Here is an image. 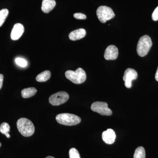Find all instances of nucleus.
Returning <instances> with one entry per match:
<instances>
[{
    "label": "nucleus",
    "mask_w": 158,
    "mask_h": 158,
    "mask_svg": "<svg viewBox=\"0 0 158 158\" xmlns=\"http://www.w3.org/2000/svg\"><path fill=\"white\" fill-rule=\"evenodd\" d=\"M3 80H4V76L2 74H0V90L2 87Z\"/></svg>",
    "instance_id": "obj_23"
},
{
    "label": "nucleus",
    "mask_w": 158,
    "mask_h": 158,
    "mask_svg": "<svg viewBox=\"0 0 158 158\" xmlns=\"http://www.w3.org/2000/svg\"><path fill=\"white\" fill-rule=\"evenodd\" d=\"M24 32V27L22 24L16 23L15 24L11 31V38L14 40H17L22 36Z\"/></svg>",
    "instance_id": "obj_10"
},
{
    "label": "nucleus",
    "mask_w": 158,
    "mask_h": 158,
    "mask_svg": "<svg viewBox=\"0 0 158 158\" xmlns=\"http://www.w3.org/2000/svg\"><path fill=\"white\" fill-rule=\"evenodd\" d=\"M116 135L115 132L111 129H108L102 134V138L107 144H113L115 141Z\"/></svg>",
    "instance_id": "obj_11"
},
{
    "label": "nucleus",
    "mask_w": 158,
    "mask_h": 158,
    "mask_svg": "<svg viewBox=\"0 0 158 158\" xmlns=\"http://www.w3.org/2000/svg\"><path fill=\"white\" fill-rule=\"evenodd\" d=\"M9 10L7 9H3L0 10V27L2 26L9 15Z\"/></svg>",
    "instance_id": "obj_18"
},
{
    "label": "nucleus",
    "mask_w": 158,
    "mask_h": 158,
    "mask_svg": "<svg viewBox=\"0 0 158 158\" xmlns=\"http://www.w3.org/2000/svg\"><path fill=\"white\" fill-rule=\"evenodd\" d=\"M118 49L116 46L110 45L105 50L104 58L106 60H115L118 57Z\"/></svg>",
    "instance_id": "obj_9"
},
{
    "label": "nucleus",
    "mask_w": 158,
    "mask_h": 158,
    "mask_svg": "<svg viewBox=\"0 0 158 158\" xmlns=\"http://www.w3.org/2000/svg\"><path fill=\"white\" fill-rule=\"evenodd\" d=\"M69 98V95L65 91H59L53 94L49 98V102L51 105L58 106L66 102Z\"/></svg>",
    "instance_id": "obj_6"
},
{
    "label": "nucleus",
    "mask_w": 158,
    "mask_h": 158,
    "mask_svg": "<svg viewBox=\"0 0 158 158\" xmlns=\"http://www.w3.org/2000/svg\"><path fill=\"white\" fill-rule=\"evenodd\" d=\"M138 75L135 70L131 68L127 69L125 71L123 80L126 87L130 88L132 87V81L138 78Z\"/></svg>",
    "instance_id": "obj_8"
},
{
    "label": "nucleus",
    "mask_w": 158,
    "mask_h": 158,
    "mask_svg": "<svg viewBox=\"0 0 158 158\" xmlns=\"http://www.w3.org/2000/svg\"><path fill=\"white\" fill-rule=\"evenodd\" d=\"M15 63L19 66L22 67H25L27 65V62L25 59H23L22 58H17L15 59Z\"/></svg>",
    "instance_id": "obj_20"
},
{
    "label": "nucleus",
    "mask_w": 158,
    "mask_h": 158,
    "mask_svg": "<svg viewBox=\"0 0 158 158\" xmlns=\"http://www.w3.org/2000/svg\"><path fill=\"white\" fill-rule=\"evenodd\" d=\"M69 158H81L80 153L75 148H72L69 150Z\"/></svg>",
    "instance_id": "obj_19"
},
{
    "label": "nucleus",
    "mask_w": 158,
    "mask_h": 158,
    "mask_svg": "<svg viewBox=\"0 0 158 158\" xmlns=\"http://www.w3.org/2000/svg\"><path fill=\"white\" fill-rule=\"evenodd\" d=\"M145 149L143 147L137 148L135 151L134 155V158H145Z\"/></svg>",
    "instance_id": "obj_17"
},
{
    "label": "nucleus",
    "mask_w": 158,
    "mask_h": 158,
    "mask_svg": "<svg viewBox=\"0 0 158 158\" xmlns=\"http://www.w3.org/2000/svg\"><path fill=\"white\" fill-rule=\"evenodd\" d=\"M10 126L7 123H3L0 126V132L5 135L7 138H10V135L9 133L10 131Z\"/></svg>",
    "instance_id": "obj_16"
},
{
    "label": "nucleus",
    "mask_w": 158,
    "mask_h": 158,
    "mask_svg": "<svg viewBox=\"0 0 158 158\" xmlns=\"http://www.w3.org/2000/svg\"><path fill=\"white\" fill-rule=\"evenodd\" d=\"M37 92V89L34 87L25 88L22 90V96L23 98H29L34 96Z\"/></svg>",
    "instance_id": "obj_14"
},
{
    "label": "nucleus",
    "mask_w": 158,
    "mask_h": 158,
    "mask_svg": "<svg viewBox=\"0 0 158 158\" xmlns=\"http://www.w3.org/2000/svg\"><path fill=\"white\" fill-rule=\"evenodd\" d=\"M56 118L60 124L70 126L78 124L81 121V118L78 116L67 113L58 114L56 116Z\"/></svg>",
    "instance_id": "obj_2"
},
{
    "label": "nucleus",
    "mask_w": 158,
    "mask_h": 158,
    "mask_svg": "<svg viewBox=\"0 0 158 158\" xmlns=\"http://www.w3.org/2000/svg\"><path fill=\"white\" fill-rule=\"evenodd\" d=\"M152 19L153 20L155 21L158 20V6L155 9L154 11L153 12Z\"/></svg>",
    "instance_id": "obj_22"
},
{
    "label": "nucleus",
    "mask_w": 158,
    "mask_h": 158,
    "mask_svg": "<svg viewBox=\"0 0 158 158\" xmlns=\"http://www.w3.org/2000/svg\"><path fill=\"white\" fill-rule=\"evenodd\" d=\"M55 0H43L41 10L45 13H48L52 10L56 6Z\"/></svg>",
    "instance_id": "obj_13"
},
{
    "label": "nucleus",
    "mask_w": 158,
    "mask_h": 158,
    "mask_svg": "<svg viewBox=\"0 0 158 158\" xmlns=\"http://www.w3.org/2000/svg\"><path fill=\"white\" fill-rule=\"evenodd\" d=\"M17 127L20 134L26 137L32 136L35 131V127L33 123L27 118L19 119L17 122Z\"/></svg>",
    "instance_id": "obj_1"
},
{
    "label": "nucleus",
    "mask_w": 158,
    "mask_h": 158,
    "mask_svg": "<svg viewBox=\"0 0 158 158\" xmlns=\"http://www.w3.org/2000/svg\"><path fill=\"white\" fill-rule=\"evenodd\" d=\"M2 143H1V142H0V147H1V146H2Z\"/></svg>",
    "instance_id": "obj_26"
},
{
    "label": "nucleus",
    "mask_w": 158,
    "mask_h": 158,
    "mask_svg": "<svg viewBox=\"0 0 158 158\" xmlns=\"http://www.w3.org/2000/svg\"><path fill=\"white\" fill-rule=\"evenodd\" d=\"M91 110L103 116H111L112 110L108 107V104L105 102H96L91 106Z\"/></svg>",
    "instance_id": "obj_7"
},
{
    "label": "nucleus",
    "mask_w": 158,
    "mask_h": 158,
    "mask_svg": "<svg viewBox=\"0 0 158 158\" xmlns=\"http://www.w3.org/2000/svg\"><path fill=\"white\" fill-rule=\"evenodd\" d=\"M97 15L101 22L104 23L107 21L115 17V13L113 9L106 6H101L96 11Z\"/></svg>",
    "instance_id": "obj_5"
},
{
    "label": "nucleus",
    "mask_w": 158,
    "mask_h": 158,
    "mask_svg": "<svg viewBox=\"0 0 158 158\" xmlns=\"http://www.w3.org/2000/svg\"><path fill=\"white\" fill-rule=\"evenodd\" d=\"M45 158H55L54 157L52 156H48L47 157Z\"/></svg>",
    "instance_id": "obj_25"
},
{
    "label": "nucleus",
    "mask_w": 158,
    "mask_h": 158,
    "mask_svg": "<svg viewBox=\"0 0 158 158\" xmlns=\"http://www.w3.org/2000/svg\"><path fill=\"white\" fill-rule=\"evenodd\" d=\"M86 34V31L85 30L81 28L72 31L69 34V37L71 40L75 41L84 38Z\"/></svg>",
    "instance_id": "obj_12"
},
{
    "label": "nucleus",
    "mask_w": 158,
    "mask_h": 158,
    "mask_svg": "<svg viewBox=\"0 0 158 158\" xmlns=\"http://www.w3.org/2000/svg\"><path fill=\"white\" fill-rule=\"evenodd\" d=\"M155 79L156 81H158V67L157 69L156 72L155 74Z\"/></svg>",
    "instance_id": "obj_24"
},
{
    "label": "nucleus",
    "mask_w": 158,
    "mask_h": 158,
    "mask_svg": "<svg viewBox=\"0 0 158 158\" xmlns=\"http://www.w3.org/2000/svg\"><path fill=\"white\" fill-rule=\"evenodd\" d=\"M74 17L77 19H85L87 18V16L85 14L81 13H75L73 15Z\"/></svg>",
    "instance_id": "obj_21"
},
{
    "label": "nucleus",
    "mask_w": 158,
    "mask_h": 158,
    "mask_svg": "<svg viewBox=\"0 0 158 158\" xmlns=\"http://www.w3.org/2000/svg\"><path fill=\"white\" fill-rule=\"evenodd\" d=\"M51 76V72L49 70H45L38 74L36 77V80L39 82H46L50 79Z\"/></svg>",
    "instance_id": "obj_15"
},
{
    "label": "nucleus",
    "mask_w": 158,
    "mask_h": 158,
    "mask_svg": "<svg viewBox=\"0 0 158 158\" xmlns=\"http://www.w3.org/2000/svg\"><path fill=\"white\" fill-rule=\"evenodd\" d=\"M151 38L147 35L142 36L139 39L137 44V52L139 56L144 57L147 55L152 46Z\"/></svg>",
    "instance_id": "obj_3"
},
{
    "label": "nucleus",
    "mask_w": 158,
    "mask_h": 158,
    "mask_svg": "<svg viewBox=\"0 0 158 158\" xmlns=\"http://www.w3.org/2000/svg\"><path fill=\"white\" fill-rule=\"evenodd\" d=\"M65 76L68 80L75 84H81L86 81V73L83 69L78 68L75 71L68 70L65 72Z\"/></svg>",
    "instance_id": "obj_4"
}]
</instances>
